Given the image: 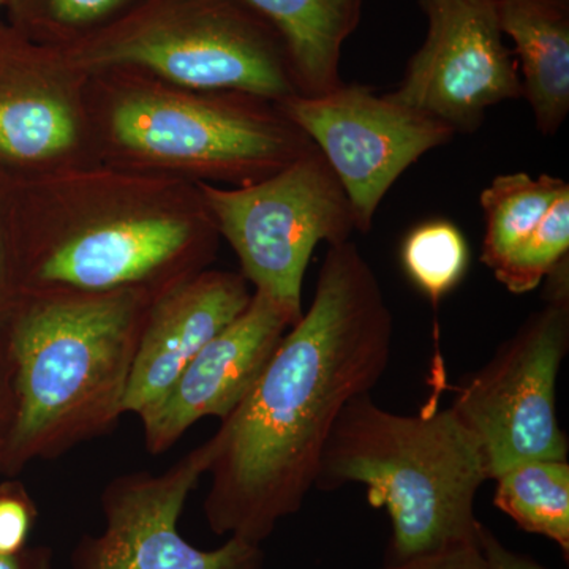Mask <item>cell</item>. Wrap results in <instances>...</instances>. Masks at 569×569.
<instances>
[{
	"instance_id": "cell-5",
	"label": "cell",
	"mask_w": 569,
	"mask_h": 569,
	"mask_svg": "<svg viewBox=\"0 0 569 569\" xmlns=\"http://www.w3.org/2000/svg\"><path fill=\"white\" fill-rule=\"evenodd\" d=\"M104 108V134L137 168L179 171L197 182L247 186L313 148L276 103L239 92H198L132 69Z\"/></svg>"
},
{
	"instance_id": "cell-17",
	"label": "cell",
	"mask_w": 569,
	"mask_h": 569,
	"mask_svg": "<svg viewBox=\"0 0 569 569\" xmlns=\"http://www.w3.org/2000/svg\"><path fill=\"white\" fill-rule=\"evenodd\" d=\"M497 481L493 503L520 529L550 539L569 559V463L538 459L509 468Z\"/></svg>"
},
{
	"instance_id": "cell-23",
	"label": "cell",
	"mask_w": 569,
	"mask_h": 569,
	"mask_svg": "<svg viewBox=\"0 0 569 569\" xmlns=\"http://www.w3.org/2000/svg\"><path fill=\"white\" fill-rule=\"evenodd\" d=\"M36 503L21 482L0 485V556L20 552L36 526Z\"/></svg>"
},
{
	"instance_id": "cell-24",
	"label": "cell",
	"mask_w": 569,
	"mask_h": 569,
	"mask_svg": "<svg viewBox=\"0 0 569 569\" xmlns=\"http://www.w3.org/2000/svg\"><path fill=\"white\" fill-rule=\"evenodd\" d=\"M378 569H489V567L475 538L452 542L445 548L399 561V563H383Z\"/></svg>"
},
{
	"instance_id": "cell-15",
	"label": "cell",
	"mask_w": 569,
	"mask_h": 569,
	"mask_svg": "<svg viewBox=\"0 0 569 569\" xmlns=\"http://www.w3.org/2000/svg\"><path fill=\"white\" fill-rule=\"evenodd\" d=\"M497 13L537 129L553 137L569 114V0H497Z\"/></svg>"
},
{
	"instance_id": "cell-2",
	"label": "cell",
	"mask_w": 569,
	"mask_h": 569,
	"mask_svg": "<svg viewBox=\"0 0 569 569\" xmlns=\"http://www.w3.org/2000/svg\"><path fill=\"white\" fill-rule=\"evenodd\" d=\"M219 238L181 179L77 167L17 178L22 295H162L208 269Z\"/></svg>"
},
{
	"instance_id": "cell-27",
	"label": "cell",
	"mask_w": 569,
	"mask_h": 569,
	"mask_svg": "<svg viewBox=\"0 0 569 569\" xmlns=\"http://www.w3.org/2000/svg\"><path fill=\"white\" fill-rule=\"evenodd\" d=\"M0 569H54L52 550L47 546H26L20 552L0 556Z\"/></svg>"
},
{
	"instance_id": "cell-18",
	"label": "cell",
	"mask_w": 569,
	"mask_h": 569,
	"mask_svg": "<svg viewBox=\"0 0 569 569\" xmlns=\"http://www.w3.org/2000/svg\"><path fill=\"white\" fill-rule=\"evenodd\" d=\"M569 183L556 176L500 174L479 197L485 212L481 263L496 269L545 219Z\"/></svg>"
},
{
	"instance_id": "cell-4",
	"label": "cell",
	"mask_w": 569,
	"mask_h": 569,
	"mask_svg": "<svg viewBox=\"0 0 569 569\" xmlns=\"http://www.w3.org/2000/svg\"><path fill=\"white\" fill-rule=\"evenodd\" d=\"M486 481L477 440L451 407L400 415L362 395L337 418L316 488L365 485L370 505L391 519L383 563H399L477 538L475 501Z\"/></svg>"
},
{
	"instance_id": "cell-3",
	"label": "cell",
	"mask_w": 569,
	"mask_h": 569,
	"mask_svg": "<svg viewBox=\"0 0 569 569\" xmlns=\"http://www.w3.org/2000/svg\"><path fill=\"white\" fill-rule=\"evenodd\" d=\"M156 293H24L0 325L14 407L2 471L58 459L110 432Z\"/></svg>"
},
{
	"instance_id": "cell-6",
	"label": "cell",
	"mask_w": 569,
	"mask_h": 569,
	"mask_svg": "<svg viewBox=\"0 0 569 569\" xmlns=\"http://www.w3.org/2000/svg\"><path fill=\"white\" fill-rule=\"evenodd\" d=\"M61 50L88 77L132 69L189 91L272 103L299 93L283 40L242 0H140Z\"/></svg>"
},
{
	"instance_id": "cell-20",
	"label": "cell",
	"mask_w": 569,
	"mask_h": 569,
	"mask_svg": "<svg viewBox=\"0 0 569 569\" xmlns=\"http://www.w3.org/2000/svg\"><path fill=\"white\" fill-rule=\"evenodd\" d=\"M403 271L438 306L462 282L470 266V247L458 224L427 220L411 228L400 246Z\"/></svg>"
},
{
	"instance_id": "cell-28",
	"label": "cell",
	"mask_w": 569,
	"mask_h": 569,
	"mask_svg": "<svg viewBox=\"0 0 569 569\" xmlns=\"http://www.w3.org/2000/svg\"><path fill=\"white\" fill-rule=\"evenodd\" d=\"M3 6H6V0H0V9H3Z\"/></svg>"
},
{
	"instance_id": "cell-22",
	"label": "cell",
	"mask_w": 569,
	"mask_h": 569,
	"mask_svg": "<svg viewBox=\"0 0 569 569\" xmlns=\"http://www.w3.org/2000/svg\"><path fill=\"white\" fill-rule=\"evenodd\" d=\"M22 296L17 242V178L0 170V325Z\"/></svg>"
},
{
	"instance_id": "cell-16",
	"label": "cell",
	"mask_w": 569,
	"mask_h": 569,
	"mask_svg": "<svg viewBox=\"0 0 569 569\" xmlns=\"http://www.w3.org/2000/svg\"><path fill=\"white\" fill-rule=\"evenodd\" d=\"M279 33L299 96L342 84L340 58L362 17V0H242Z\"/></svg>"
},
{
	"instance_id": "cell-14",
	"label": "cell",
	"mask_w": 569,
	"mask_h": 569,
	"mask_svg": "<svg viewBox=\"0 0 569 569\" xmlns=\"http://www.w3.org/2000/svg\"><path fill=\"white\" fill-rule=\"evenodd\" d=\"M238 272L204 269L153 299L122 400V411L138 418L151 413L183 369L241 316L252 299Z\"/></svg>"
},
{
	"instance_id": "cell-7",
	"label": "cell",
	"mask_w": 569,
	"mask_h": 569,
	"mask_svg": "<svg viewBox=\"0 0 569 569\" xmlns=\"http://www.w3.org/2000/svg\"><path fill=\"white\" fill-rule=\"evenodd\" d=\"M545 280V306L463 378L451 406L477 440L489 479L529 460L568 456L557 380L569 351V254Z\"/></svg>"
},
{
	"instance_id": "cell-9",
	"label": "cell",
	"mask_w": 569,
	"mask_h": 569,
	"mask_svg": "<svg viewBox=\"0 0 569 569\" xmlns=\"http://www.w3.org/2000/svg\"><path fill=\"white\" fill-rule=\"evenodd\" d=\"M284 118L325 157L346 190L356 231L369 233L378 206L411 164L456 137L447 123L378 96L362 84H342L323 96L276 103Z\"/></svg>"
},
{
	"instance_id": "cell-12",
	"label": "cell",
	"mask_w": 569,
	"mask_h": 569,
	"mask_svg": "<svg viewBox=\"0 0 569 569\" xmlns=\"http://www.w3.org/2000/svg\"><path fill=\"white\" fill-rule=\"evenodd\" d=\"M88 81L61 48L0 22V170L31 178L67 163L84 137Z\"/></svg>"
},
{
	"instance_id": "cell-21",
	"label": "cell",
	"mask_w": 569,
	"mask_h": 569,
	"mask_svg": "<svg viewBox=\"0 0 569 569\" xmlns=\"http://www.w3.org/2000/svg\"><path fill=\"white\" fill-rule=\"evenodd\" d=\"M569 254V189L553 201L545 219L493 269L498 282L512 295L533 291Z\"/></svg>"
},
{
	"instance_id": "cell-26",
	"label": "cell",
	"mask_w": 569,
	"mask_h": 569,
	"mask_svg": "<svg viewBox=\"0 0 569 569\" xmlns=\"http://www.w3.org/2000/svg\"><path fill=\"white\" fill-rule=\"evenodd\" d=\"M14 400L13 381H11V362L7 353L6 340L0 331V471L9 447L11 426H13Z\"/></svg>"
},
{
	"instance_id": "cell-25",
	"label": "cell",
	"mask_w": 569,
	"mask_h": 569,
	"mask_svg": "<svg viewBox=\"0 0 569 569\" xmlns=\"http://www.w3.org/2000/svg\"><path fill=\"white\" fill-rule=\"evenodd\" d=\"M477 541L489 569H549L529 556L503 545L485 523H478Z\"/></svg>"
},
{
	"instance_id": "cell-8",
	"label": "cell",
	"mask_w": 569,
	"mask_h": 569,
	"mask_svg": "<svg viewBox=\"0 0 569 569\" xmlns=\"http://www.w3.org/2000/svg\"><path fill=\"white\" fill-rule=\"evenodd\" d=\"M197 186L247 282L298 312L316 247L342 244L356 231L346 190L316 146L261 181L233 189Z\"/></svg>"
},
{
	"instance_id": "cell-10",
	"label": "cell",
	"mask_w": 569,
	"mask_h": 569,
	"mask_svg": "<svg viewBox=\"0 0 569 569\" xmlns=\"http://www.w3.org/2000/svg\"><path fill=\"white\" fill-rule=\"evenodd\" d=\"M427 18L425 43L408 61L397 102L477 132L486 112L522 97L519 66L505 43L497 0H418Z\"/></svg>"
},
{
	"instance_id": "cell-11",
	"label": "cell",
	"mask_w": 569,
	"mask_h": 569,
	"mask_svg": "<svg viewBox=\"0 0 569 569\" xmlns=\"http://www.w3.org/2000/svg\"><path fill=\"white\" fill-rule=\"evenodd\" d=\"M209 462L204 441L162 473L112 479L102 493L104 529L78 542L73 569H264L260 545L230 537L219 549L201 550L179 531L187 498Z\"/></svg>"
},
{
	"instance_id": "cell-13",
	"label": "cell",
	"mask_w": 569,
	"mask_h": 569,
	"mask_svg": "<svg viewBox=\"0 0 569 569\" xmlns=\"http://www.w3.org/2000/svg\"><path fill=\"white\" fill-rule=\"evenodd\" d=\"M301 317L271 296L253 291L244 312L206 343L160 406L140 418L146 449L162 455L201 419L227 418Z\"/></svg>"
},
{
	"instance_id": "cell-19",
	"label": "cell",
	"mask_w": 569,
	"mask_h": 569,
	"mask_svg": "<svg viewBox=\"0 0 569 569\" xmlns=\"http://www.w3.org/2000/svg\"><path fill=\"white\" fill-rule=\"evenodd\" d=\"M140 0H6L11 28L37 43L67 48L121 18Z\"/></svg>"
},
{
	"instance_id": "cell-1",
	"label": "cell",
	"mask_w": 569,
	"mask_h": 569,
	"mask_svg": "<svg viewBox=\"0 0 569 569\" xmlns=\"http://www.w3.org/2000/svg\"><path fill=\"white\" fill-rule=\"evenodd\" d=\"M395 320L355 242L329 246L312 306L208 443L203 511L216 535L260 545L316 488L329 433L387 373Z\"/></svg>"
}]
</instances>
